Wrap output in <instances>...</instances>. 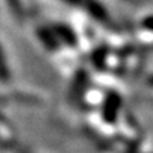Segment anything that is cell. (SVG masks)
Returning a JSON list of instances; mask_svg holds the SVG:
<instances>
[{
	"mask_svg": "<svg viewBox=\"0 0 153 153\" xmlns=\"http://www.w3.org/2000/svg\"><path fill=\"white\" fill-rule=\"evenodd\" d=\"M38 37H40V40L43 41V44L47 47V48L50 50H55L57 48V40H55L54 34L51 33L50 30H47V28H41V30H38Z\"/></svg>",
	"mask_w": 153,
	"mask_h": 153,
	"instance_id": "6da1fadb",
	"label": "cell"
},
{
	"mask_svg": "<svg viewBox=\"0 0 153 153\" xmlns=\"http://www.w3.org/2000/svg\"><path fill=\"white\" fill-rule=\"evenodd\" d=\"M54 31H55V34H57L61 40H64L65 43L71 44V45L72 44H75V36H74V33L71 31V28L70 27L62 26V24H58V26H55Z\"/></svg>",
	"mask_w": 153,
	"mask_h": 153,
	"instance_id": "7a4b0ae2",
	"label": "cell"
},
{
	"mask_svg": "<svg viewBox=\"0 0 153 153\" xmlns=\"http://www.w3.org/2000/svg\"><path fill=\"white\" fill-rule=\"evenodd\" d=\"M7 78H9V71H7V67H6L4 55H3V51H1V47H0V79L6 81Z\"/></svg>",
	"mask_w": 153,
	"mask_h": 153,
	"instance_id": "3957f363",
	"label": "cell"
},
{
	"mask_svg": "<svg viewBox=\"0 0 153 153\" xmlns=\"http://www.w3.org/2000/svg\"><path fill=\"white\" fill-rule=\"evenodd\" d=\"M11 4H13V7H16V9H19L20 7V1L19 0H10Z\"/></svg>",
	"mask_w": 153,
	"mask_h": 153,
	"instance_id": "277c9868",
	"label": "cell"
},
{
	"mask_svg": "<svg viewBox=\"0 0 153 153\" xmlns=\"http://www.w3.org/2000/svg\"><path fill=\"white\" fill-rule=\"evenodd\" d=\"M65 1H70V3H76L78 0H65Z\"/></svg>",
	"mask_w": 153,
	"mask_h": 153,
	"instance_id": "5b68a950",
	"label": "cell"
}]
</instances>
